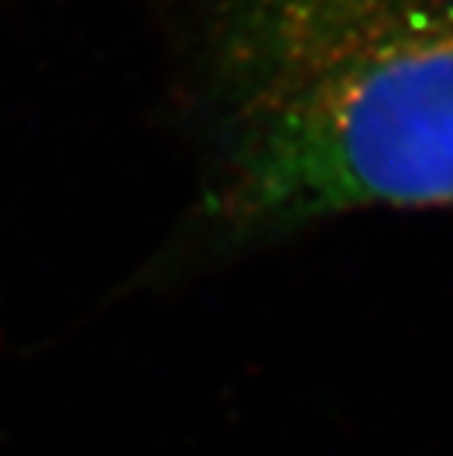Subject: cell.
I'll use <instances>...</instances> for the list:
<instances>
[{"label":"cell","mask_w":453,"mask_h":456,"mask_svg":"<svg viewBox=\"0 0 453 456\" xmlns=\"http://www.w3.org/2000/svg\"><path fill=\"white\" fill-rule=\"evenodd\" d=\"M202 66L216 235L453 205V0H216Z\"/></svg>","instance_id":"1"}]
</instances>
